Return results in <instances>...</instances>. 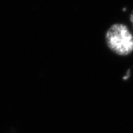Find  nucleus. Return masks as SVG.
Masks as SVG:
<instances>
[{"label":"nucleus","instance_id":"obj_1","mask_svg":"<svg viewBox=\"0 0 133 133\" xmlns=\"http://www.w3.org/2000/svg\"><path fill=\"white\" fill-rule=\"evenodd\" d=\"M105 42L109 50L119 56H128L133 52V34L123 23H115L107 29Z\"/></svg>","mask_w":133,"mask_h":133},{"label":"nucleus","instance_id":"obj_2","mask_svg":"<svg viewBox=\"0 0 133 133\" xmlns=\"http://www.w3.org/2000/svg\"><path fill=\"white\" fill-rule=\"evenodd\" d=\"M129 21H130V22H131L132 26V28H133V10H132V12H131L130 15H129Z\"/></svg>","mask_w":133,"mask_h":133}]
</instances>
